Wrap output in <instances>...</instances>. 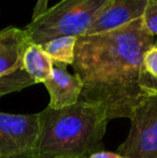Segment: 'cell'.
Here are the masks:
<instances>
[{
	"label": "cell",
	"instance_id": "1",
	"mask_svg": "<svg viewBox=\"0 0 157 158\" xmlns=\"http://www.w3.org/2000/svg\"><path fill=\"white\" fill-rule=\"evenodd\" d=\"M155 39L142 17L111 31L76 38L72 67L83 84L80 100L103 108L109 121L130 118L155 89L142 66Z\"/></svg>",
	"mask_w": 157,
	"mask_h": 158
},
{
	"label": "cell",
	"instance_id": "2",
	"mask_svg": "<svg viewBox=\"0 0 157 158\" xmlns=\"http://www.w3.org/2000/svg\"><path fill=\"white\" fill-rule=\"evenodd\" d=\"M36 158H85L101 151L109 118L100 106L79 100L68 108L38 113Z\"/></svg>",
	"mask_w": 157,
	"mask_h": 158
},
{
	"label": "cell",
	"instance_id": "3",
	"mask_svg": "<svg viewBox=\"0 0 157 158\" xmlns=\"http://www.w3.org/2000/svg\"><path fill=\"white\" fill-rule=\"evenodd\" d=\"M111 0H60L25 27L30 43L42 45L63 35L81 37L98 19Z\"/></svg>",
	"mask_w": 157,
	"mask_h": 158
},
{
	"label": "cell",
	"instance_id": "4",
	"mask_svg": "<svg viewBox=\"0 0 157 158\" xmlns=\"http://www.w3.org/2000/svg\"><path fill=\"white\" fill-rule=\"evenodd\" d=\"M131 127L118 154L127 158H157V95L147 97L130 116Z\"/></svg>",
	"mask_w": 157,
	"mask_h": 158
},
{
	"label": "cell",
	"instance_id": "5",
	"mask_svg": "<svg viewBox=\"0 0 157 158\" xmlns=\"http://www.w3.org/2000/svg\"><path fill=\"white\" fill-rule=\"evenodd\" d=\"M39 131L37 114L0 112V156L34 150Z\"/></svg>",
	"mask_w": 157,
	"mask_h": 158
},
{
	"label": "cell",
	"instance_id": "6",
	"mask_svg": "<svg viewBox=\"0 0 157 158\" xmlns=\"http://www.w3.org/2000/svg\"><path fill=\"white\" fill-rule=\"evenodd\" d=\"M50 94V106L54 110L68 108L80 100L83 84L74 73L70 74L66 66L54 64L50 77L44 82Z\"/></svg>",
	"mask_w": 157,
	"mask_h": 158
},
{
	"label": "cell",
	"instance_id": "7",
	"mask_svg": "<svg viewBox=\"0 0 157 158\" xmlns=\"http://www.w3.org/2000/svg\"><path fill=\"white\" fill-rule=\"evenodd\" d=\"M147 0H111L86 35L107 32L118 29L141 19Z\"/></svg>",
	"mask_w": 157,
	"mask_h": 158
},
{
	"label": "cell",
	"instance_id": "8",
	"mask_svg": "<svg viewBox=\"0 0 157 158\" xmlns=\"http://www.w3.org/2000/svg\"><path fill=\"white\" fill-rule=\"evenodd\" d=\"M29 44L24 29L8 27L0 30V75L23 69V57Z\"/></svg>",
	"mask_w": 157,
	"mask_h": 158
},
{
	"label": "cell",
	"instance_id": "9",
	"mask_svg": "<svg viewBox=\"0 0 157 158\" xmlns=\"http://www.w3.org/2000/svg\"><path fill=\"white\" fill-rule=\"evenodd\" d=\"M52 58L45 53L41 45L30 43L23 57V69L37 83H44L50 77L53 70Z\"/></svg>",
	"mask_w": 157,
	"mask_h": 158
},
{
	"label": "cell",
	"instance_id": "10",
	"mask_svg": "<svg viewBox=\"0 0 157 158\" xmlns=\"http://www.w3.org/2000/svg\"><path fill=\"white\" fill-rule=\"evenodd\" d=\"M76 37L63 35L42 44V48L52 58L53 63L61 66L73 64L76 57Z\"/></svg>",
	"mask_w": 157,
	"mask_h": 158
},
{
	"label": "cell",
	"instance_id": "11",
	"mask_svg": "<svg viewBox=\"0 0 157 158\" xmlns=\"http://www.w3.org/2000/svg\"><path fill=\"white\" fill-rule=\"evenodd\" d=\"M34 84H36V82L24 69H19L11 74L0 75V97L14 92H19Z\"/></svg>",
	"mask_w": 157,
	"mask_h": 158
},
{
	"label": "cell",
	"instance_id": "12",
	"mask_svg": "<svg viewBox=\"0 0 157 158\" xmlns=\"http://www.w3.org/2000/svg\"><path fill=\"white\" fill-rule=\"evenodd\" d=\"M142 66L143 70L147 73V77L151 79V81L154 84L153 95L157 89V45L153 44L145 51L142 58Z\"/></svg>",
	"mask_w": 157,
	"mask_h": 158
},
{
	"label": "cell",
	"instance_id": "13",
	"mask_svg": "<svg viewBox=\"0 0 157 158\" xmlns=\"http://www.w3.org/2000/svg\"><path fill=\"white\" fill-rule=\"evenodd\" d=\"M143 25L154 37H157V0H147L142 16Z\"/></svg>",
	"mask_w": 157,
	"mask_h": 158
},
{
	"label": "cell",
	"instance_id": "14",
	"mask_svg": "<svg viewBox=\"0 0 157 158\" xmlns=\"http://www.w3.org/2000/svg\"><path fill=\"white\" fill-rule=\"evenodd\" d=\"M48 0H37L36 6L34 9V13H32V21L38 19L41 15L48 11Z\"/></svg>",
	"mask_w": 157,
	"mask_h": 158
},
{
	"label": "cell",
	"instance_id": "15",
	"mask_svg": "<svg viewBox=\"0 0 157 158\" xmlns=\"http://www.w3.org/2000/svg\"><path fill=\"white\" fill-rule=\"evenodd\" d=\"M85 158H127L124 157L118 153H112V152H105V151H98L96 153H93L92 155L85 157Z\"/></svg>",
	"mask_w": 157,
	"mask_h": 158
},
{
	"label": "cell",
	"instance_id": "16",
	"mask_svg": "<svg viewBox=\"0 0 157 158\" xmlns=\"http://www.w3.org/2000/svg\"><path fill=\"white\" fill-rule=\"evenodd\" d=\"M0 158H36V155H35L34 150H29L19 153V154L11 155V156H0Z\"/></svg>",
	"mask_w": 157,
	"mask_h": 158
},
{
	"label": "cell",
	"instance_id": "17",
	"mask_svg": "<svg viewBox=\"0 0 157 158\" xmlns=\"http://www.w3.org/2000/svg\"><path fill=\"white\" fill-rule=\"evenodd\" d=\"M154 44H155V45H157V37H156V39H155V43H154ZM154 95H157V89L155 90V93H154Z\"/></svg>",
	"mask_w": 157,
	"mask_h": 158
}]
</instances>
